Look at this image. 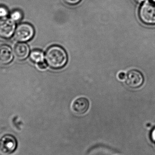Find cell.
<instances>
[{
	"mask_svg": "<svg viewBox=\"0 0 155 155\" xmlns=\"http://www.w3.org/2000/svg\"><path fill=\"white\" fill-rule=\"evenodd\" d=\"M45 58L47 64L54 69L63 68L68 61L66 51L59 45H53L49 47L45 53Z\"/></svg>",
	"mask_w": 155,
	"mask_h": 155,
	"instance_id": "cell-1",
	"label": "cell"
},
{
	"mask_svg": "<svg viewBox=\"0 0 155 155\" xmlns=\"http://www.w3.org/2000/svg\"><path fill=\"white\" fill-rule=\"evenodd\" d=\"M139 16L143 23L155 24V4L147 2L141 6L139 11Z\"/></svg>",
	"mask_w": 155,
	"mask_h": 155,
	"instance_id": "cell-2",
	"label": "cell"
},
{
	"mask_svg": "<svg viewBox=\"0 0 155 155\" xmlns=\"http://www.w3.org/2000/svg\"><path fill=\"white\" fill-rule=\"evenodd\" d=\"M34 34V29L31 25L28 23L21 24L15 30V37L20 41H26L31 39Z\"/></svg>",
	"mask_w": 155,
	"mask_h": 155,
	"instance_id": "cell-3",
	"label": "cell"
},
{
	"mask_svg": "<svg viewBox=\"0 0 155 155\" xmlns=\"http://www.w3.org/2000/svg\"><path fill=\"white\" fill-rule=\"evenodd\" d=\"M17 142L13 136L10 134L4 135L0 138V152L8 155L13 153L16 148Z\"/></svg>",
	"mask_w": 155,
	"mask_h": 155,
	"instance_id": "cell-4",
	"label": "cell"
},
{
	"mask_svg": "<svg viewBox=\"0 0 155 155\" xmlns=\"http://www.w3.org/2000/svg\"><path fill=\"white\" fill-rule=\"evenodd\" d=\"M144 78L142 74L137 70L128 72L126 78V84L131 88H138L143 85Z\"/></svg>",
	"mask_w": 155,
	"mask_h": 155,
	"instance_id": "cell-5",
	"label": "cell"
},
{
	"mask_svg": "<svg viewBox=\"0 0 155 155\" xmlns=\"http://www.w3.org/2000/svg\"><path fill=\"white\" fill-rule=\"evenodd\" d=\"M15 24L12 19H0V36L9 38L13 33Z\"/></svg>",
	"mask_w": 155,
	"mask_h": 155,
	"instance_id": "cell-6",
	"label": "cell"
},
{
	"mask_svg": "<svg viewBox=\"0 0 155 155\" xmlns=\"http://www.w3.org/2000/svg\"><path fill=\"white\" fill-rule=\"evenodd\" d=\"M89 104V101L87 98L85 97H78L72 104V110L77 114H84L88 110Z\"/></svg>",
	"mask_w": 155,
	"mask_h": 155,
	"instance_id": "cell-7",
	"label": "cell"
},
{
	"mask_svg": "<svg viewBox=\"0 0 155 155\" xmlns=\"http://www.w3.org/2000/svg\"><path fill=\"white\" fill-rule=\"evenodd\" d=\"M30 49L27 44L24 43H19L15 46L14 54L16 59L23 60L26 59L29 54Z\"/></svg>",
	"mask_w": 155,
	"mask_h": 155,
	"instance_id": "cell-8",
	"label": "cell"
},
{
	"mask_svg": "<svg viewBox=\"0 0 155 155\" xmlns=\"http://www.w3.org/2000/svg\"><path fill=\"white\" fill-rule=\"evenodd\" d=\"M12 59L13 53L11 48L6 45L0 46V64H7Z\"/></svg>",
	"mask_w": 155,
	"mask_h": 155,
	"instance_id": "cell-9",
	"label": "cell"
},
{
	"mask_svg": "<svg viewBox=\"0 0 155 155\" xmlns=\"http://www.w3.org/2000/svg\"><path fill=\"white\" fill-rule=\"evenodd\" d=\"M30 58L32 61L38 63L44 61V55L43 53L41 51L35 50L31 52Z\"/></svg>",
	"mask_w": 155,
	"mask_h": 155,
	"instance_id": "cell-10",
	"label": "cell"
},
{
	"mask_svg": "<svg viewBox=\"0 0 155 155\" xmlns=\"http://www.w3.org/2000/svg\"><path fill=\"white\" fill-rule=\"evenodd\" d=\"M21 14L19 11H15L12 14V15H11L12 19L13 21H19L21 19Z\"/></svg>",
	"mask_w": 155,
	"mask_h": 155,
	"instance_id": "cell-11",
	"label": "cell"
},
{
	"mask_svg": "<svg viewBox=\"0 0 155 155\" xmlns=\"http://www.w3.org/2000/svg\"><path fill=\"white\" fill-rule=\"evenodd\" d=\"M64 2L69 5H74L81 2V0H63Z\"/></svg>",
	"mask_w": 155,
	"mask_h": 155,
	"instance_id": "cell-12",
	"label": "cell"
},
{
	"mask_svg": "<svg viewBox=\"0 0 155 155\" xmlns=\"http://www.w3.org/2000/svg\"><path fill=\"white\" fill-rule=\"evenodd\" d=\"M37 65H38V68L41 70H45L47 68V64L46 63V62H45L44 61H43L37 63Z\"/></svg>",
	"mask_w": 155,
	"mask_h": 155,
	"instance_id": "cell-13",
	"label": "cell"
},
{
	"mask_svg": "<svg viewBox=\"0 0 155 155\" xmlns=\"http://www.w3.org/2000/svg\"><path fill=\"white\" fill-rule=\"evenodd\" d=\"M7 11L5 8L0 7V17H4L7 15Z\"/></svg>",
	"mask_w": 155,
	"mask_h": 155,
	"instance_id": "cell-14",
	"label": "cell"
},
{
	"mask_svg": "<svg viewBox=\"0 0 155 155\" xmlns=\"http://www.w3.org/2000/svg\"><path fill=\"white\" fill-rule=\"evenodd\" d=\"M118 78L120 80H124L126 78V74L124 72H120L118 74Z\"/></svg>",
	"mask_w": 155,
	"mask_h": 155,
	"instance_id": "cell-15",
	"label": "cell"
},
{
	"mask_svg": "<svg viewBox=\"0 0 155 155\" xmlns=\"http://www.w3.org/2000/svg\"><path fill=\"white\" fill-rule=\"evenodd\" d=\"M136 2L138 3H141L142 2L144 1L145 0H134Z\"/></svg>",
	"mask_w": 155,
	"mask_h": 155,
	"instance_id": "cell-16",
	"label": "cell"
},
{
	"mask_svg": "<svg viewBox=\"0 0 155 155\" xmlns=\"http://www.w3.org/2000/svg\"><path fill=\"white\" fill-rule=\"evenodd\" d=\"M153 2H154V3H155V0H153Z\"/></svg>",
	"mask_w": 155,
	"mask_h": 155,
	"instance_id": "cell-17",
	"label": "cell"
}]
</instances>
